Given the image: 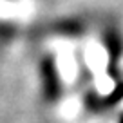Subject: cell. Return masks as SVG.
Instances as JSON below:
<instances>
[{
	"label": "cell",
	"mask_w": 123,
	"mask_h": 123,
	"mask_svg": "<svg viewBox=\"0 0 123 123\" xmlns=\"http://www.w3.org/2000/svg\"><path fill=\"white\" fill-rule=\"evenodd\" d=\"M119 123H123V116H121V119H119Z\"/></svg>",
	"instance_id": "obj_1"
}]
</instances>
